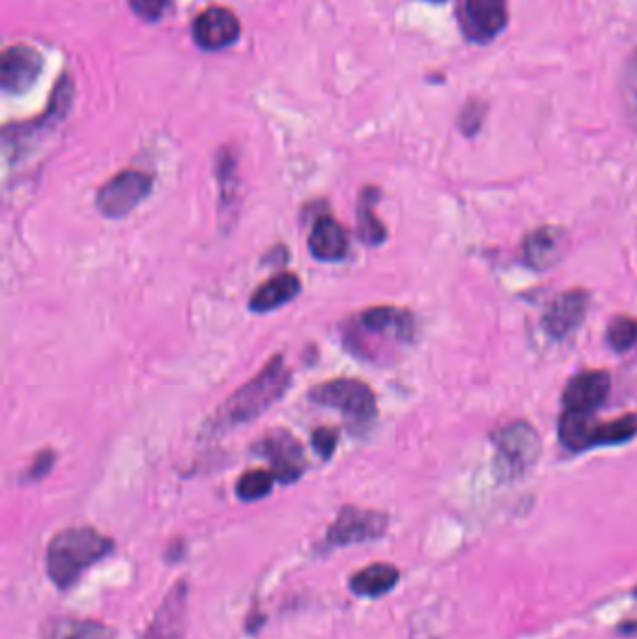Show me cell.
<instances>
[{"instance_id": "15", "label": "cell", "mask_w": 637, "mask_h": 639, "mask_svg": "<svg viewBox=\"0 0 637 639\" xmlns=\"http://www.w3.org/2000/svg\"><path fill=\"white\" fill-rule=\"evenodd\" d=\"M187 589L184 583H176L157 610L152 625L144 639H184L185 615H187Z\"/></svg>"}, {"instance_id": "8", "label": "cell", "mask_w": 637, "mask_h": 639, "mask_svg": "<svg viewBox=\"0 0 637 639\" xmlns=\"http://www.w3.org/2000/svg\"><path fill=\"white\" fill-rule=\"evenodd\" d=\"M507 23V0H462L460 25L471 42L488 43L496 40Z\"/></svg>"}, {"instance_id": "11", "label": "cell", "mask_w": 637, "mask_h": 639, "mask_svg": "<svg viewBox=\"0 0 637 639\" xmlns=\"http://www.w3.org/2000/svg\"><path fill=\"white\" fill-rule=\"evenodd\" d=\"M611 380L604 370H585L568 382L563 402L572 412L593 413L609 395Z\"/></svg>"}, {"instance_id": "1", "label": "cell", "mask_w": 637, "mask_h": 639, "mask_svg": "<svg viewBox=\"0 0 637 639\" xmlns=\"http://www.w3.org/2000/svg\"><path fill=\"white\" fill-rule=\"evenodd\" d=\"M290 384L292 374L284 363L283 355L271 357L253 380L241 385L240 389L217 410L208 428L221 432L232 426L251 423L253 419L269 410L275 402H279Z\"/></svg>"}, {"instance_id": "3", "label": "cell", "mask_w": 637, "mask_h": 639, "mask_svg": "<svg viewBox=\"0 0 637 639\" xmlns=\"http://www.w3.org/2000/svg\"><path fill=\"white\" fill-rule=\"evenodd\" d=\"M413 337V318L397 307L380 305L355 314L344 327L342 341L350 352L363 359H378L385 342L404 344Z\"/></svg>"}, {"instance_id": "18", "label": "cell", "mask_w": 637, "mask_h": 639, "mask_svg": "<svg viewBox=\"0 0 637 639\" xmlns=\"http://www.w3.org/2000/svg\"><path fill=\"white\" fill-rule=\"evenodd\" d=\"M378 199H380L378 187H365L361 191L359 202H357V236L361 242L369 247H376V245L385 242V238H387L385 225L374 212V206L378 204Z\"/></svg>"}, {"instance_id": "30", "label": "cell", "mask_w": 637, "mask_h": 639, "mask_svg": "<svg viewBox=\"0 0 637 639\" xmlns=\"http://www.w3.org/2000/svg\"><path fill=\"white\" fill-rule=\"evenodd\" d=\"M53 464H55V453L53 451H42L40 455L34 458V462L30 466L29 479H42L49 473V469L53 468Z\"/></svg>"}, {"instance_id": "28", "label": "cell", "mask_w": 637, "mask_h": 639, "mask_svg": "<svg viewBox=\"0 0 637 639\" xmlns=\"http://www.w3.org/2000/svg\"><path fill=\"white\" fill-rule=\"evenodd\" d=\"M339 443V434L333 428H316L312 432V447L324 460L331 458Z\"/></svg>"}, {"instance_id": "26", "label": "cell", "mask_w": 637, "mask_h": 639, "mask_svg": "<svg viewBox=\"0 0 637 639\" xmlns=\"http://www.w3.org/2000/svg\"><path fill=\"white\" fill-rule=\"evenodd\" d=\"M217 174H219V182H221V202L225 204V210H228V206L234 202L236 197V178H234V159L230 156H223L219 159V167H217Z\"/></svg>"}, {"instance_id": "23", "label": "cell", "mask_w": 637, "mask_h": 639, "mask_svg": "<svg viewBox=\"0 0 637 639\" xmlns=\"http://www.w3.org/2000/svg\"><path fill=\"white\" fill-rule=\"evenodd\" d=\"M637 436V413H628L623 417H617L604 425H596V445H617L630 441Z\"/></svg>"}, {"instance_id": "5", "label": "cell", "mask_w": 637, "mask_h": 639, "mask_svg": "<svg viewBox=\"0 0 637 639\" xmlns=\"http://www.w3.org/2000/svg\"><path fill=\"white\" fill-rule=\"evenodd\" d=\"M152 191V178L137 169L118 172L109 182L101 185L96 195V206L105 217L120 219L133 212Z\"/></svg>"}, {"instance_id": "13", "label": "cell", "mask_w": 637, "mask_h": 639, "mask_svg": "<svg viewBox=\"0 0 637 639\" xmlns=\"http://www.w3.org/2000/svg\"><path fill=\"white\" fill-rule=\"evenodd\" d=\"M589 307V296L583 290H568L553 299L550 309L544 316V327L555 339H565L576 331L585 320Z\"/></svg>"}, {"instance_id": "22", "label": "cell", "mask_w": 637, "mask_h": 639, "mask_svg": "<svg viewBox=\"0 0 637 639\" xmlns=\"http://www.w3.org/2000/svg\"><path fill=\"white\" fill-rule=\"evenodd\" d=\"M619 94L624 120L630 128L637 131V49L624 64Z\"/></svg>"}, {"instance_id": "4", "label": "cell", "mask_w": 637, "mask_h": 639, "mask_svg": "<svg viewBox=\"0 0 637 639\" xmlns=\"http://www.w3.org/2000/svg\"><path fill=\"white\" fill-rule=\"evenodd\" d=\"M309 398L318 406H326L344 415L346 423L355 432L365 430L376 419L378 406L370 385L355 378H337L314 385Z\"/></svg>"}, {"instance_id": "32", "label": "cell", "mask_w": 637, "mask_h": 639, "mask_svg": "<svg viewBox=\"0 0 637 639\" xmlns=\"http://www.w3.org/2000/svg\"><path fill=\"white\" fill-rule=\"evenodd\" d=\"M636 593H637V591H636Z\"/></svg>"}, {"instance_id": "25", "label": "cell", "mask_w": 637, "mask_h": 639, "mask_svg": "<svg viewBox=\"0 0 637 639\" xmlns=\"http://www.w3.org/2000/svg\"><path fill=\"white\" fill-rule=\"evenodd\" d=\"M609 346L615 352H628L637 342V322L632 318H615L608 327Z\"/></svg>"}, {"instance_id": "14", "label": "cell", "mask_w": 637, "mask_h": 639, "mask_svg": "<svg viewBox=\"0 0 637 639\" xmlns=\"http://www.w3.org/2000/svg\"><path fill=\"white\" fill-rule=\"evenodd\" d=\"M568 249V238L563 228H537L527 236L524 256L527 264L535 270H548L555 266Z\"/></svg>"}, {"instance_id": "31", "label": "cell", "mask_w": 637, "mask_h": 639, "mask_svg": "<svg viewBox=\"0 0 637 639\" xmlns=\"http://www.w3.org/2000/svg\"><path fill=\"white\" fill-rule=\"evenodd\" d=\"M430 2H445V0H430Z\"/></svg>"}, {"instance_id": "16", "label": "cell", "mask_w": 637, "mask_h": 639, "mask_svg": "<svg viewBox=\"0 0 637 639\" xmlns=\"http://www.w3.org/2000/svg\"><path fill=\"white\" fill-rule=\"evenodd\" d=\"M348 232L333 215H320L309 234L312 255L324 262H337L348 253Z\"/></svg>"}, {"instance_id": "29", "label": "cell", "mask_w": 637, "mask_h": 639, "mask_svg": "<svg viewBox=\"0 0 637 639\" xmlns=\"http://www.w3.org/2000/svg\"><path fill=\"white\" fill-rule=\"evenodd\" d=\"M131 10L146 21H156L163 14L167 0H129Z\"/></svg>"}, {"instance_id": "17", "label": "cell", "mask_w": 637, "mask_h": 639, "mask_svg": "<svg viewBox=\"0 0 637 639\" xmlns=\"http://www.w3.org/2000/svg\"><path fill=\"white\" fill-rule=\"evenodd\" d=\"M301 290V281L294 273H277L268 281L260 284L249 299V307L253 313L264 314L275 311L290 303Z\"/></svg>"}, {"instance_id": "9", "label": "cell", "mask_w": 637, "mask_h": 639, "mask_svg": "<svg viewBox=\"0 0 637 639\" xmlns=\"http://www.w3.org/2000/svg\"><path fill=\"white\" fill-rule=\"evenodd\" d=\"M387 529V516L383 512L344 507L335 524L327 531V542L331 546H346L354 542L380 539Z\"/></svg>"}, {"instance_id": "2", "label": "cell", "mask_w": 637, "mask_h": 639, "mask_svg": "<svg viewBox=\"0 0 637 639\" xmlns=\"http://www.w3.org/2000/svg\"><path fill=\"white\" fill-rule=\"evenodd\" d=\"M113 540L92 527H71L60 531L47 548V572L58 587L77 582L86 568L111 554Z\"/></svg>"}, {"instance_id": "12", "label": "cell", "mask_w": 637, "mask_h": 639, "mask_svg": "<svg viewBox=\"0 0 637 639\" xmlns=\"http://www.w3.org/2000/svg\"><path fill=\"white\" fill-rule=\"evenodd\" d=\"M193 36L202 49L219 51L240 38V21L227 8H208L197 17Z\"/></svg>"}, {"instance_id": "10", "label": "cell", "mask_w": 637, "mask_h": 639, "mask_svg": "<svg viewBox=\"0 0 637 639\" xmlns=\"http://www.w3.org/2000/svg\"><path fill=\"white\" fill-rule=\"evenodd\" d=\"M43 58L30 45H12L0 58V85L10 94H23L40 77Z\"/></svg>"}, {"instance_id": "27", "label": "cell", "mask_w": 637, "mask_h": 639, "mask_svg": "<svg viewBox=\"0 0 637 639\" xmlns=\"http://www.w3.org/2000/svg\"><path fill=\"white\" fill-rule=\"evenodd\" d=\"M484 114H486V107L482 101H469L460 114V129L466 135H475L481 129Z\"/></svg>"}, {"instance_id": "19", "label": "cell", "mask_w": 637, "mask_h": 639, "mask_svg": "<svg viewBox=\"0 0 637 639\" xmlns=\"http://www.w3.org/2000/svg\"><path fill=\"white\" fill-rule=\"evenodd\" d=\"M595 419L593 413L565 410L559 421V438L570 451H585L595 447Z\"/></svg>"}, {"instance_id": "6", "label": "cell", "mask_w": 637, "mask_h": 639, "mask_svg": "<svg viewBox=\"0 0 637 639\" xmlns=\"http://www.w3.org/2000/svg\"><path fill=\"white\" fill-rule=\"evenodd\" d=\"M255 453L268 458L271 462L269 471L281 483L288 484L298 481L307 468L303 445L299 443L298 438L292 432H288L284 428L269 430L266 436H262L255 445Z\"/></svg>"}, {"instance_id": "7", "label": "cell", "mask_w": 637, "mask_h": 639, "mask_svg": "<svg viewBox=\"0 0 637 639\" xmlns=\"http://www.w3.org/2000/svg\"><path fill=\"white\" fill-rule=\"evenodd\" d=\"M492 441L496 445L501 468L507 469L510 475H518L531 468L540 455L537 430L524 421L499 428Z\"/></svg>"}, {"instance_id": "20", "label": "cell", "mask_w": 637, "mask_h": 639, "mask_svg": "<svg viewBox=\"0 0 637 639\" xmlns=\"http://www.w3.org/2000/svg\"><path fill=\"white\" fill-rule=\"evenodd\" d=\"M398 570L387 563H376L352 576L350 587L359 597H382L398 582Z\"/></svg>"}, {"instance_id": "24", "label": "cell", "mask_w": 637, "mask_h": 639, "mask_svg": "<svg viewBox=\"0 0 637 639\" xmlns=\"http://www.w3.org/2000/svg\"><path fill=\"white\" fill-rule=\"evenodd\" d=\"M273 481H275V475L271 471L251 469L241 475L236 492L243 501H256L268 496L273 488Z\"/></svg>"}, {"instance_id": "21", "label": "cell", "mask_w": 637, "mask_h": 639, "mask_svg": "<svg viewBox=\"0 0 637 639\" xmlns=\"http://www.w3.org/2000/svg\"><path fill=\"white\" fill-rule=\"evenodd\" d=\"M42 639H116V632L96 621L62 617L45 625Z\"/></svg>"}]
</instances>
